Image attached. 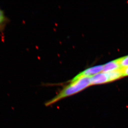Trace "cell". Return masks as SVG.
I'll return each mask as SVG.
<instances>
[{
    "label": "cell",
    "mask_w": 128,
    "mask_h": 128,
    "mask_svg": "<svg viewBox=\"0 0 128 128\" xmlns=\"http://www.w3.org/2000/svg\"><path fill=\"white\" fill-rule=\"evenodd\" d=\"M8 21V19L6 17L4 10L0 8V31L4 30Z\"/></svg>",
    "instance_id": "6"
},
{
    "label": "cell",
    "mask_w": 128,
    "mask_h": 128,
    "mask_svg": "<svg viewBox=\"0 0 128 128\" xmlns=\"http://www.w3.org/2000/svg\"><path fill=\"white\" fill-rule=\"evenodd\" d=\"M91 77H85L76 80H70L53 98L45 103L46 106H50L59 101L76 94L91 85Z\"/></svg>",
    "instance_id": "1"
},
{
    "label": "cell",
    "mask_w": 128,
    "mask_h": 128,
    "mask_svg": "<svg viewBox=\"0 0 128 128\" xmlns=\"http://www.w3.org/2000/svg\"><path fill=\"white\" fill-rule=\"evenodd\" d=\"M124 77L128 76V67L123 69Z\"/></svg>",
    "instance_id": "8"
},
{
    "label": "cell",
    "mask_w": 128,
    "mask_h": 128,
    "mask_svg": "<svg viewBox=\"0 0 128 128\" xmlns=\"http://www.w3.org/2000/svg\"><path fill=\"white\" fill-rule=\"evenodd\" d=\"M119 60L121 68L124 69L128 67V55L119 58Z\"/></svg>",
    "instance_id": "7"
},
{
    "label": "cell",
    "mask_w": 128,
    "mask_h": 128,
    "mask_svg": "<svg viewBox=\"0 0 128 128\" xmlns=\"http://www.w3.org/2000/svg\"><path fill=\"white\" fill-rule=\"evenodd\" d=\"M103 65L88 68L78 74L70 80H76L85 77H91L102 72Z\"/></svg>",
    "instance_id": "2"
},
{
    "label": "cell",
    "mask_w": 128,
    "mask_h": 128,
    "mask_svg": "<svg viewBox=\"0 0 128 128\" xmlns=\"http://www.w3.org/2000/svg\"><path fill=\"white\" fill-rule=\"evenodd\" d=\"M91 85H98L110 82L106 72H101L90 78Z\"/></svg>",
    "instance_id": "3"
},
{
    "label": "cell",
    "mask_w": 128,
    "mask_h": 128,
    "mask_svg": "<svg viewBox=\"0 0 128 128\" xmlns=\"http://www.w3.org/2000/svg\"><path fill=\"white\" fill-rule=\"evenodd\" d=\"M120 69H121V68L120 65L119 58H118L103 65L102 72H110Z\"/></svg>",
    "instance_id": "4"
},
{
    "label": "cell",
    "mask_w": 128,
    "mask_h": 128,
    "mask_svg": "<svg viewBox=\"0 0 128 128\" xmlns=\"http://www.w3.org/2000/svg\"><path fill=\"white\" fill-rule=\"evenodd\" d=\"M109 76L110 82L118 80L124 77L123 69H118L117 70L106 72Z\"/></svg>",
    "instance_id": "5"
}]
</instances>
